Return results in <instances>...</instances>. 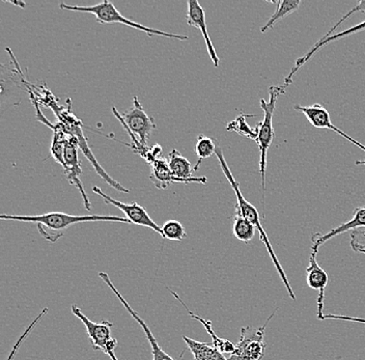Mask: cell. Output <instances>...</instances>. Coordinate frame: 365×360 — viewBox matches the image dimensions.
Returning <instances> with one entry per match:
<instances>
[{
  "instance_id": "cell-19",
  "label": "cell",
  "mask_w": 365,
  "mask_h": 360,
  "mask_svg": "<svg viewBox=\"0 0 365 360\" xmlns=\"http://www.w3.org/2000/svg\"><path fill=\"white\" fill-rule=\"evenodd\" d=\"M182 339L193 355L194 360H228L213 344L194 341L186 336H182Z\"/></svg>"
},
{
  "instance_id": "cell-16",
  "label": "cell",
  "mask_w": 365,
  "mask_h": 360,
  "mask_svg": "<svg viewBox=\"0 0 365 360\" xmlns=\"http://www.w3.org/2000/svg\"><path fill=\"white\" fill-rule=\"evenodd\" d=\"M168 166H170L171 174L178 178V179L188 181L189 183H192L193 182V183L207 184V179L205 177H191L194 172L191 163H189L188 159L185 158L181 153L177 151V150H173L168 154Z\"/></svg>"
},
{
  "instance_id": "cell-17",
  "label": "cell",
  "mask_w": 365,
  "mask_h": 360,
  "mask_svg": "<svg viewBox=\"0 0 365 360\" xmlns=\"http://www.w3.org/2000/svg\"><path fill=\"white\" fill-rule=\"evenodd\" d=\"M170 292L171 293V295L173 296V297L175 298V299L178 300L182 307H185V309H186L187 313L190 314L191 318L194 319V320L198 321V322L202 323V326H204L205 329L207 330V334H210V336L212 337V341H213V345L215 346L217 349H218L219 351H220L221 353H223V354H232V353H234L235 349H236V345L235 344H232V341H228V339H221V337H219L217 336L216 332L214 331L213 329V325H212L211 321H207L205 320L204 318H202V317L198 316V314H194L192 311H190L189 309V307H187L186 303L182 302V298L180 297L179 295H178L175 292L171 291L170 289Z\"/></svg>"
},
{
  "instance_id": "cell-4",
  "label": "cell",
  "mask_w": 365,
  "mask_h": 360,
  "mask_svg": "<svg viewBox=\"0 0 365 360\" xmlns=\"http://www.w3.org/2000/svg\"><path fill=\"white\" fill-rule=\"evenodd\" d=\"M287 86H271L269 90L270 99H261V107L264 110V118L259 123V138L257 143L259 149V174L262 177V192L266 191L267 156L274 140L273 115L278 98L285 93Z\"/></svg>"
},
{
  "instance_id": "cell-12",
  "label": "cell",
  "mask_w": 365,
  "mask_h": 360,
  "mask_svg": "<svg viewBox=\"0 0 365 360\" xmlns=\"http://www.w3.org/2000/svg\"><path fill=\"white\" fill-rule=\"evenodd\" d=\"M317 254H318L316 252L310 254L309 264L307 268V282L310 289L319 292L318 299H317V305H318L317 318L321 320L322 317L324 316V299H325V290L329 277L326 271L319 265L316 259Z\"/></svg>"
},
{
  "instance_id": "cell-8",
  "label": "cell",
  "mask_w": 365,
  "mask_h": 360,
  "mask_svg": "<svg viewBox=\"0 0 365 360\" xmlns=\"http://www.w3.org/2000/svg\"><path fill=\"white\" fill-rule=\"evenodd\" d=\"M78 140L75 136L70 135L68 138L63 153V170H65L66 178L72 185L78 189L80 195L83 198V204L88 211H91V205L88 200V195L84 190L83 184L81 183L80 177L82 175L81 166L78 158Z\"/></svg>"
},
{
  "instance_id": "cell-15",
  "label": "cell",
  "mask_w": 365,
  "mask_h": 360,
  "mask_svg": "<svg viewBox=\"0 0 365 360\" xmlns=\"http://www.w3.org/2000/svg\"><path fill=\"white\" fill-rule=\"evenodd\" d=\"M365 31V20L364 22H361V24L350 27V29H346V31H341V33L334 34V35L328 36V38H319L318 42L314 44V46L312 47L304 56L297 59L293 69L291 70V72H289L284 78V86L287 88V86L293 83L294 75H295L322 47L326 46V45L330 44V43L335 42V41L339 40V38H346V36H352L354 34L360 33V31Z\"/></svg>"
},
{
  "instance_id": "cell-10",
  "label": "cell",
  "mask_w": 365,
  "mask_h": 360,
  "mask_svg": "<svg viewBox=\"0 0 365 360\" xmlns=\"http://www.w3.org/2000/svg\"><path fill=\"white\" fill-rule=\"evenodd\" d=\"M294 109L302 113L303 115H305V118H307L308 122H309L314 128L332 130L335 133H337L339 136L344 138V140L350 141V143H353L354 145H356V147L359 148V149H361L362 151L365 152L364 145H362V143H359L358 140H354L353 138H351L348 134L344 133L342 130L337 128L335 125L332 124L329 113H328L327 109H326L323 105L318 103L308 105V106L295 105V106H294Z\"/></svg>"
},
{
  "instance_id": "cell-14",
  "label": "cell",
  "mask_w": 365,
  "mask_h": 360,
  "mask_svg": "<svg viewBox=\"0 0 365 360\" xmlns=\"http://www.w3.org/2000/svg\"><path fill=\"white\" fill-rule=\"evenodd\" d=\"M188 4V12H187V24L190 26L196 27L202 31V36H204L205 46H207V53H209L210 58L213 61L214 66L216 68L219 67L218 56H217L215 47L212 43L211 38H210L209 33H207V21H205V14L202 6H200V2L196 0H189L187 2Z\"/></svg>"
},
{
  "instance_id": "cell-26",
  "label": "cell",
  "mask_w": 365,
  "mask_h": 360,
  "mask_svg": "<svg viewBox=\"0 0 365 360\" xmlns=\"http://www.w3.org/2000/svg\"><path fill=\"white\" fill-rule=\"evenodd\" d=\"M359 12L365 13V0H361V1L358 2L357 6H356L355 8H353L352 10L349 11L344 17H341V20H339V21L337 22V24H335L334 26H333L332 29H331L330 31L323 36V38H328V36H332L333 31H336V29L341 26V24H344V22L346 21V19H349V18L354 15V14Z\"/></svg>"
},
{
  "instance_id": "cell-22",
  "label": "cell",
  "mask_w": 365,
  "mask_h": 360,
  "mask_svg": "<svg viewBox=\"0 0 365 360\" xmlns=\"http://www.w3.org/2000/svg\"><path fill=\"white\" fill-rule=\"evenodd\" d=\"M217 140H214V138H207L204 134H200L198 136L195 145V153L197 155L198 160L195 166H194V172H196L200 168V164L202 163L205 159L210 158V157L215 154Z\"/></svg>"
},
{
  "instance_id": "cell-9",
  "label": "cell",
  "mask_w": 365,
  "mask_h": 360,
  "mask_svg": "<svg viewBox=\"0 0 365 360\" xmlns=\"http://www.w3.org/2000/svg\"><path fill=\"white\" fill-rule=\"evenodd\" d=\"M93 192L101 197L106 204L113 205V206L120 210L125 214V218L131 221V223H133V225L148 227V229L158 232L160 236L162 237L161 227L150 218L148 212L140 205L137 204V202L125 204V202H120V200H114V198L109 197L106 193L103 192L102 189L97 186L93 187Z\"/></svg>"
},
{
  "instance_id": "cell-3",
  "label": "cell",
  "mask_w": 365,
  "mask_h": 360,
  "mask_svg": "<svg viewBox=\"0 0 365 360\" xmlns=\"http://www.w3.org/2000/svg\"><path fill=\"white\" fill-rule=\"evenodd\" d=\"M59 9H61V10L73 11V12L93 14L96 17V20H97V22H99L100 24H124L125 26L131 27V29L143 31V33L148 36H159L178 41L189 40L188 36L165 33V31L150 29V27L145 26V25L132 21V20L128 19V18H125V16H123L122 14L118 12V9L114 6L113 2L108 1V0H104V1L100 2V4L90 6H72V4L61 2V4H59Z\"/></svg>"
},
{
  "instance_id": "cell-7",
  "label": "cell",
  "mask_w": 365,
  "mask_h": 360,
  "mask_svg": "<svg viewBox=\"0 0 365 360\" xmlns=\"http://www.w3.org/2000/svg\"><path fill=\"white\" fill-rule=\"evenodd\" d=\"M133 106L123 115L122 122L129 133H134L138 138L139 143L147 148L148 140L153 130L157 128L156 120L143 110L138 98H133Z\"/></svg>"
},
{
  "instance_id": "cell-5",
  "label": "cell",
  "mask_w": 365,
  "mask_h": 360,
  "mask_svg": "<svg viewBox=\"0 0 365 360\" xmlns=\"http://www.w3.org/2000/svg\"><path fill=\"white\" fill-rule=\"evenodd\" d=\"M274 312L268 320L261 327L241 328V336L238 344L236 345L234 353L228 356V360H262L266 352L267 345L264 337L266 334V328L270 321L272 320Z\"/></svg>"
},
{
  "instance_id": "cell-2",
  "label": "cell",
  "mask_w": 365,
  "mask_h": 360,
  "mask_svg": "<svg viewBox=\"0 0 365 360\" xmlns=\"http://www.w3.org/2000/svg\"><path fill=\"white\" fill-rule=\"evenodd\" d=\"M215 155L217 158H218L219 163H220V168L221 170H222L223 174H225L227 181L230 182V186H232V190L235 191V195H236V211L241 213L246 220H250V222L257 227V231L259 232V236H261L262 243L266 246L267 250H268L269 254H270L271 259H272L274 266H275L280 279H282L285 288H287V294H289L292 299L296 300L295 293H294L293 289H292L291 284H289V279H287V274H285L279 259H277V256H276L275 252H274L272 245H271L270 240H269L268 234H267L264 227H262L259 212H257V208H255L253 205H251L250 202L244 197L243 193L241 192V189H240L238 182L235 179L234 175H232V172H230V168H228L227 160H225V154H223L222 149H221L220 145H219L218 141H217Z\"/></svg>"
},
{
  "instance_id": "cell-21",
  "label": "cell",
  "mask_w": 365,
  "mask_h": 360,
  "mask_svg": "<svg viewBox=\"0 0 365 360\" xmlns=\"http://www.w3.org/2000/svg\"><path fill=\"white\" fill-rule=\"evenodd\" d=\"M300 0H284V1H277V10L271 16L270 19L267 21V24L261 29V33L264 34L267 31L273 29L274 25H276L280 20L289 16V14L296 12L300 6Z\"/></svg>"
},
{
  "instance_id": "cell-27",
  "label": "cell",
  "mask_w": 365,
  "mask_h": 360,
  "mask_svg": "<svg viewBox=\"0 0 365 360\" xmlns=\"http://www.w3.org/2000/svg\"><path fill=\"white\" fill-rule=\"evenodd\" d=\"M321 320H341L349 321V322L362 323V324H365V319L356 318V317L342 316V314H324V316L322 317Z\"/></svg>"
},
{
  "instance_id": "cell-25",
  "label": "cell",
  "mask_w": 365,
  "mask_h": 360,
  "mask_svg": "<svg viewBox=\"0 0 365 360\" xmlns=\"http://www.w3.org/2000/svg\"><path fill=\"white\" fill-rule=\"evenodd\" d=\"M351 247L354 252L365 254V229L351 232Z\"/></svg>"
},
{
  "instance_id": "cell-24",
  "label": "cell",
  "mask_w": 365,
  "mask_h": 360,
  "mask_svg": "<svg viewBox=\"0 0 365 360\" xmlns=\"http://www.w3.org/2000/svg\"><path fill=\"white\" fill-rule=\"evenodd\" d=\"M162 229V238L170 241H182L187 237L184 225L178 220H168Z\"/></svg>"
},
{
  "instance_id": "cell-11",
  "label": "cell",
  "mask_w": 365,
  "mask_h": 360,
  "mask_svg": "<svg viewBox=\"0 0 365 360\" xmlns=\"http://www.w3.org/2000/svg\"><path fill=\"white\" fill-rule=\"evenodd\" d=\"M99 277L111 289V291L113 292L114 295L118 298L120 303L124 305L125 309H127L128 313L131 314L132 318L140 325V327L143 328V331H145V336H147V339L148 343H150V347H152V360H175L173 359V357L170 356L168 353L164 352L163 349L160 347L158 341H157L156 337L153 334L152 330L150 329L147 323L143 320L139 314L137 312L134 311L133 307H131V305L128 303L127 300L123 297L122 294L118 292V289L114 286L113 282H111L110 277L107 274L106 272H99Z\"/></svg>"
},
{
  "instance_id": "cell-6",
  "label": "cell",
  "mask_w": 365,
  "mask_h": 360,
  "mask_svg": "<svg viewBox=\"0 0 365 360\" xmlns=\"http://www.w3.org/2000/svg\"><path fill=\"white\" fill-rule=\"evenodd\" d=\"M72 313L86 326L91 345L97 351H101L108 355L111 360H118L115 356V349L118 347V339L111 336L113 323L109 321L93 322L86 316L77 305H72Z\"/></svg>"
},
{
  "instance_id": "cell-23",
  "label": "cell",
  "mask_w": 365,
  "mask_h": 360,
  "mask_svg": "<svg viewBox=\"0 0 365 360\" xmlns=\"http://www.w3.org/2000/svg\"><path fill=\"white\" fill-rule=\"evenodd\" d=\"M253 116L255 115H238L236 120H232V122H230V124L227 125V131L237 132L240 135H243L245 136V138H250V140L257 141V138H259V123L255 128H251V127L248 126L247 122H246V118H253Z\"/></svg>"
},
{
  "instance_id": "cell-1",
  "label": "cell",
  "mask_w": 365,
  "mask_h": 360,
  "mask_svg": "<svg viewBox=\"0 0 365 360\" xmlns=\"http://www.w3.org/2000/svg\"><path fill=\"white\" fill-rule=\"evenodd\" d=\"M1 220L21 221V222H34L38 227L41 236L45 240L56 243L65 235L68 227L82 222L90 221H109V222L128 223L131 221L125 217H118L111 215H88L77 216L61 212H50V213L41 214V215H0Z\"/></svg>"
},
{
  "instance_id": "cell-13",
  "label": "cell",
  "mask_w": 365,
  "mask_h": 360,
  "mask_svg": "<svg viewBox=\"0 0 365 360\" xmlns=\"http://www.w3.org/2000/svg\"><path fill=\"white\" fill-rule=\"evenodd\" d=\"M365 229V206L358 207L354 211L352 220H349L348 222L342 223L335 229L331 230V231L326 232V234H321V232H316V234L312 236V252H316L318 254L319 248L322 245H325L327 241L331 240L335 237L339 236V235L344 234L349 231H354V230Z\"/></svg>"
},
{
  "instance_id": "cell-28",
  "label": "cell",
  "mask_w": 365,
  "mask_h": 360,
  "mask_svg": "<svg viewBox=\"0 0 365 360\" xmlns=\"http://www.w3.org/2000/svg\"><path fill=\"white\" fill-rule=\"evenodd\" d=\"M6 1H9V0H6ZM9 2H10L11 4H14V6H21V9H25V6H26V4L23 1H11V0H10Z\"/></svg>"
},
{
  "instance_id": "cell-20",
  "label": "cell",
  "mask_w": 365,
  "mask_h": 360,
  "mask_svg": "<svg viewBox=\"0 0 365 360\" xmlns=\"http://www.w3.org/2000/svg\"><path fill=\"white\" fill-rule=\"evenodd\" d=\"M255 230L257 227L250 220H246L238 211L235 212L232 234L239 241L248 245L255 238Z\"/></svg>"
},
{
  "instance_id": "cell-18",
  "label": "cell",
  "mask_w": 365,
  "mask_h": 360,
  "mask_svg": "<svg viewBox=\"0 0 365 360\" xmlns=\"http://www.w3.org/2000/svg\"><path fill=\"white\" fill-rule=\"evenodd\" d=\"M150 164H152V175H150V179L157 188L164 190V189L168 188L171 183H175V182L189 184L188 181L178 179V178L171 174L168 160H165V159H156V160L153 161Z\"/></svg>"
},
{
  "instance_id": "cell-29",
  "label": "cell",
  "mask_w": 365,
  "mask_h": 360,
  "mask_svg": "<svg viewBox=\"0 0 365 360\" xmlns=\"http://www.w3.org/2000/svg\"><path fill=\"white\" fill-rule=\"evenodd\" d=\"M356 164H357V165L365 166V160L364 161H356Z\"/></svg>"
}]
</instances>
